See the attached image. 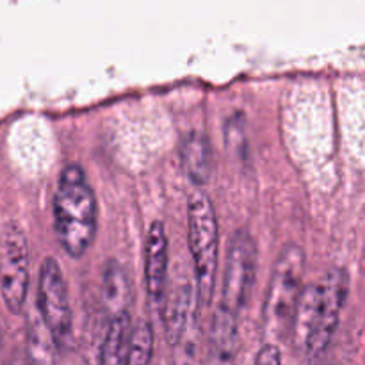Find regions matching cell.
<instances>
[{
  "label": "cell",
  "instance_id": "4",
  "mask_svg": "<svg viewBox=\"0 0 365 365\" xmlns=\"http://www.w3.org/2000/svg\"><path fill=\"white\" fill-rule=\"evenodd\" d=\"M187 242L198 298L203 305H209L216 287L220 225L212 202L202 191L192 192L187 202Z\"/></svg>",
  "mask_w": 365,
  "mask_h": 365
},
{
  "label": "cell",
  "instance_id": "10",
  "mask_svg": "<svg viewBox=\"0 0 365 365\" xmlns=\"http://www.w3.org/2000/svg\"><path fill=\"white\" fill-rule=\"evenodd\" d=\"M239 316L217 305L210 321L207 365H235L239 351Z\"/></svg>",
  "mask_w": 365,
  "mask_h": 365
},
{
  "label": "cell",
  "instance_id": "16",
  "mask_svg": "<svg viewBox=\"0 0 365 365\" xmlns=\"http://www.w3.org/2000/svg\"><path fill=\"white\" fill-rule=\"evenodd\" d=\"M171 365H200L198 327L192 328L177 346H173V362Z\"/></svg>",
  "mask_w": 365,
  "mask_h": 365
},
{
  "label": "cell",
  "instance_id": "11",
  "mask_svg": "<svg viewBox=\"0 0 365 365\" xmlns=\"http://www.w3.org/2000/svg\"><path fill=\"white\" fill-rule=\"evenodd\" d=\"M180 160L184 173L195 185H205L212 173V146L205 134L192 130L182 139Z\"/></svg>",
  "mask_w": 365,
  "mask_h": 365
},
{
  "label": "cell",
  "instance_id": "3",
  "mask_svg": "<svg viewBox=\"0 0 365 365\" xmlns=\"http://www.w3.org/2000/svg\"><path fill=\"white\" fill-rule=\"evenodd\" d=\"M305 252L298 245H289L278 255L271 274L262 309V327L269 339L282 337L292 330L296 310L303 294Z\"/></svg>",
  "mask_w": 365,
  "mask_h": 365
},
{
  "label": "cell",
  "instance_id": "9",
  "mask_svg": "<svg viewBox=\"0 0 365 365\" xmlns=\"http://www.w3.org/2000/svg\"><path fill=\"white\" fill-rule=\"evenodd\" d=\"M170 241L163 221H153L145 241V282L150 299L163 307L168 292Z\"/></svg>",
  "mask_w": 365,
  "mask_h": 365
},
{
  "label": "cell",
  "instance_id": "17",
  "mask_svg": "<svg viewBox=\"0 0 365 365\" xmlns=\"http://www.w3.org/2000/svg\"><path fill=\"white\" fill-rule=\"evenodd\" d=\"M253 365H282V355L280 349L273 342H267L260 348V351L257 353L255 364Z\"/></svg>",
  "mask_w": 365,
  "mask_h": 365
},
{
  "label": "cell",
  "instance_id": "5",
  "mask_svg": "<svg viewBox=\"0 0 365 365\" xmlns=\"http://www.w3.org/2000/svg\"><path fill=\"white\" fill-rule=\"evenodd\" d=\"M38 307L43 324L48 330L57 349H68L73 339V316H71L68 285L63 269L56 259H45L39 267Z\"/></svg>",
  "mask_w": 365,
  "mask_h": 365
},
{
  "label": "cell",
  "instance_id": "7",
  "mask_svg": "<svg viewBox=\"0 0 365 365\" xmlns=\"http://www.w3.org/2000/svg\"><path fill=\"white\" fill-rule=\"evenodd\" d=\"M29 291V242L16 223L0 234V296L11 314H20Z\"/></svg>",
  "mask_w": 365,
  "mask_h": 365
},
{
  "label": "cell",
  "instance_id": "15",
  "mask_svg": "<svg viewBox=\"0 0 365 365\" xmlns=\"http://www.w3.org/2000/svg\"><path fill=\"white\" fill-rule=\"evenodd\" d=\"M153 349H155V341H153L152 324L148 321H139L132 328L127 365H152Z\"/></svg>",
  "mask_w": 365,
  "mask_h": 365
},
{
  "label": "cell",
  "instance_id": "12",
  "mask_svg": "<svg viewBox=\"0 0 365 365\" xmlns=\"http://www.w3.org/2000/svg\"><path fill=\"white\" fill-rule=\"evenodd\" d=\"M102 303L107 314L114 316L128 312L132 303V282L127 269L118 260H109L102 271Z\"/></svg>",
  "mask_w": 365,
  "mask_h": 365
},
{
  "label": "cell",
  "instance_id": "8",
  "mask_svg": "<svg viewBox=\"0 0 365 365\" xmlns=\"http://www.w3.org/2000/svg\"><path fill=\"white\" fill-rule=\"evenodd\" d=\"M198 291L187 278L173 285L163 303V321L168 342L177 346L192 328L198 327Z\"/></svg>",
  "mask_w": 365,
  "mask_h": 365
},
{
  "label": "cell",
  "instance_id": "6",
  "mask_svg": "<svg viewBox=\"0 0 365 365\" xmlns=\"http://www.w3.org/2000/svg\"><path fill=\"white\" fill-rule=\"evenodd\" d=\"M255 277L257 242L246 230H237L228 242L220 307L239 316L252 296Z\"/></svg>",
  "mask_w": 365,
  "mask_h": 365
},
{
  "label": "cell",
  "instance_id": "13",
  "mask_svg": "<svg viewBox=\"0 0 365 365\" xmlns=\"http://www.w3.org/2000/svg\"><path fill=\"white\" fill-rule=\"evenodd\" d=\"M132 328L134 327H132L128 312L114 316L109 321L102 348H100L98 365H127Z\"/></svg>",
  "mask_w": 365,
  "mask_h": 365
},
{
  "label": "cell",
  "instance_id": "1",
  "mask_svg": "<svg viewBox=\"0 0 365 365\" xmlns=\"http://www.w3.org/2000/svg\"><path fill=\"white\" fill-rule=\"evenodd\" d=\"M349 292V277L342 267H331L303 289L292 339L296 349L309 360H317L330 348Z\"/></svg>",
  "mask_w": 365,
  "mask_h": 365
},
{
  "label": "cell",
  "instance_id": "14",
  "mask_svg": "<svg viewBox=\"0 0 365 365\" xmlns=\"http://www.w3.org/2000/svg\"><path fill=\"white\" fill-rule=\"evenodd\" d=\"M56 344L50 337L43 321H36L29 328L27 339V360L29 365H56Z\"/></svg>",
  "mask_w": 365,
  "mask_h": 365
},
{
  "label": "cell",
  "instance_id": "2",
  "mask_svg": "<svg viewBox=\"0 0 365 365\" xmlns=\"http://www.w3.org/2000/svg\"><path fill=\"white\" fill-rule=\"evenodd\" d=\"M98 225V203L84 168L68 164L53 192V230L61 248L73 259L91 248Z\"/></svg>",
  "mask_w": 365,
  "mask_h": 365
}]
</instances>
